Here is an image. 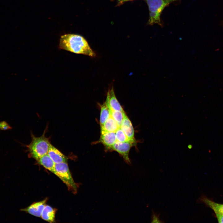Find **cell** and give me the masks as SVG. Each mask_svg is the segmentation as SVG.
<instances>
[{
	"label": "cell",
	"instance_id": "obj_1",
	"mask_svg": "<svg viewBox=\"0 0 223 223\" xmlns=\"http://www.w3.org/2000/svg\"><path fill=\"white\" fill-rule=\"evenodd\" d=\"M59 48L76 54L91 57L96 56V54L91 48L86 40L78 34H67L62 36Z\"/></svg>",
	"mask_w": 223,
	"mask_h": 223
},
{
	"label": "cell",
	"instance_id": "obj_2",
	"mask_svg": "<svg viewBox=\"0 0 223 223\" xmlns=\"http://www.w3.org/2000/svg\"><path fill=\"white\" fill-rule=\"evenodd\" d=\"M47 128L40 137H36L31 132V142L28 145H24L27 148L29 156L37 160L47 153L51 144L49 138L45 136Z\"/></svg>",
	"mask_w": 223,
	"mask_h": 223
},
{
	"label": "cell",
	"instance_id": "obj_3",
	"mask_svg": "<svg viewBox=\"0 0 223 223\" xmlns=\"http://www.w3.org/2000/svg\"><path fill=\"white\" fill-rule=\"evenodd\" d=\"M148 7L149 18L147 24L152 25L157 24L161 27L163 23L160 18L163 11L167 6L179 0H144Z\"/></svg>",
	"mask_w": 223,
	"mask_h": 223
},
{
	"label": "cell",
	"instance_id": "obj_4",
	"mask_svg": "<svg viewBox=\"0 0 223 223\" xmlns=\"http://www.w3.org/2000/svg\"><path fill=\"white\" fill-rule=\"evenodd\" d=\"M55 168V175L65 184L69 191L74 194L76 193L78 186L72 177L67 162L56 164Z\"/></svg>",
	"mask_w": 223,
	"mask_h": 223
},
{
	"label": "cell",
	"instance_id": "obj_5",
	"mask_svg": "<svg viewBox=\"0 0 223 223\" xmlns=\"http://www.w3.org/2000/svg\"><path fill=\"white\" fill-rule=\"evenodd\" d=\"M136 143L131 142H121L117 141L108 150L117 152L127 164H130L131 162L129 157V152L131 147Z\"/></svg>",
	"mask_w": 223,
	"mask_h": 223
},
{
	"label": "cell",
	"instance_id": "obj_6",
	"mask_svg": "<svg viewBox=\"0 0 223 223\" xmlns=\"http://www.w3.org/2000/svg\"><path fill=\"white\" fill-rule=\"evenodd\" d=\"M47 199L34 203L27 207L21 209V211L25 212L35 216H41L43 209L46 205Z\"/></svg>",
	"mask_w": 223,
	"mask_h": 223
},
{
	"label": "cell",
	"instance_id": "obj_7",
	"mask_svg": "<svg viewBox=\"0 0 223 223\" xmlns=\"http://www.w3.org/2000/svg\"><path fill=\"white\" fill-rule=\"evenodd\" d=\"M105 103L111 110L124 112L116 97L113 86L107 91Z\"/></svg>",
	"mask_w": 223,
	"mask_h": 223
},
{
	"label": "cell",
	"instance_id": "obj_8",
	"mask_svg": "<svg viewBox=\"0 0 223 223\" xmlns=\"http://www.w3.org/2000/svg\"><path fill=\"white\" fill-rule=\"evenodd\" d=\"M100 141L107 150L117 141L115 132L101 131Z\"/></svg>",
	"mask_w": 223,
	"mask_h": 223
},
{
	"label": "cell",
	"instance_id": "obj_9",
	"mask_svg": "<svg viewBox=\"0 0 223 223\" xmlns=\"http://www.w3.org/2000/svg\"><path fill=\"white\" fill-rule=\"evenodd\" d=\"M47 154L55 164L67 162V157L51 144Z\"/></svg>",
	"mask_w": 223,
	"mask_h": 223
},
{
	"label": "cell",
	"instance_id": "obj_10",
	"mask_svg": "<svg viewBox=\"0 0 223 223\" xmlns=\"http://www.w3.org/2000/svg\"><path fill=\"white\" fill-rule=\"evenodd\" d=\"M120 128L130 140L136 141L134 138L133 128L131 121L126 114L125 116Z\"/></svg>",
	"mask_w": 223,
	"mask_h": 223
},
{
	"label": "cell",
	"instance_id": "obj_11",
	"mask_svg": "<svg viewBox=\"0 0 223 223\" xmlns=\"http://www.w3.org/2000/svg\"><path fill=\"white\" fill-rule=\"evenodd\" d=\"M198 201L204 203L212 209L215 213L223 214V204L215 202L203 195L202 196Z\"/></svg>",
	"mask_w": 223,
	"mask_h": 223
},
{
	"label": "cell",
	"instance_id": "obj_12",
	"mask_svg": "<svg viewBox=\"0 0 223 223\" xmlns=\"http://www.w3.org/2000/svg\"><path fill=\"white\" fill-rule=\"evenodd\" d=\"M37 161L45 168L56 175L55 164L47 154L41 157Z\"/></svg>",
	"mask_w": 223,
	"mask_h": 223
},
{
	"label": "cell",
	"instance_id": "obj_13",
	"mask_svg": "<svg viewBox=\"0 0 223 223\" xmlns=\"http://www.w3.org/2000/svg\"><path fill=\"white\" fill-rule=\"evenodd\" d=\"M55 209L48 205H46L42 212L41 217L42 219L50 223L55 222Z\"/></svg>",
	"mask_w": 223,
	"mask_h": 223
},
{
	"label": "cell",
	"instance_id": "obj_14",
	"mask_svg": "<svg viewBox=\"0 0 223 223\" xmlns=\"http://www.w3.org/2000/svg\"><path fill=\"white\" fill-rule=\"evenodd\" d=\"M100 127L101 131L112 132H115L120 127L111 116Z\"/></svg>",
	"mask_w": 223,
	"mask_h": 223
},
{
	"label": "cell",
	"instance_id": "obj_15",
	"mask_svg": "<svg viewBox=\"0 0 223 223\" xmlns=\"http://www.w3.org/2000/svg\"><path fill=\"white\" fill-rule=\"evenodd\" d=\"M111 116V110L104 102L101 106L100 117V124L102 125Z\"/></svg>",
	"mask_w": 223,
	"mask_h": 223
},
{
	"label": "cell",
	"instance_id": "obj_16",
	"mask_svg": "<svg viewBox=\"0 0 223 223\" xmlns=\"http://www.w3.org/2000/svg\"><path fill=\"white\" fill-rule=\"evenodd\" d=\"M125 114L124 112L111 110V116L120 127Z\"/></svg>",
	"mask_w": 223,
	"mask_h": 223
},
{
	"label": "cell",
	"instance_id": "obj_17",
	"mask_svg": "<svg viewBox=\"0 0 223 223\" xmlns=\"http://www.w3.org/2000/svg\"><path fill=\"white\" fill-rule=\"evenodd\" d=\"M117 141L121 142H131L136 143V141L130 140L126 135L120 127L115 132Z\"/></svg>",
	"mask_w": 223,
	"mask_h": 223
},
{
	"label": "cell",
	"instance_id": "obj_18",
	"mask_svg": "<svg viewBox=\"0 0 223 223\" xmlns=\"http://www.w3.org/2000/svg\"><path fill=\"white\" fill-rule=\"evenodd\" d=\"M152 215L151 216V223H164L165 222L160 219L159 217L160 213L155 212L154 210H151Z\"/></svg>",
	"mask_w": 223,
	"mask_h": 223
},
{
	"label": "cell",
	"instance_id": "obj_19",
	"mask_svg": "<svg viewBox=\"0 0 223 223\" xmlns=\"http://www.w3.org/2000/svg\"><path fill=\"white\" fill-rule=\"evenodd\" d=\"M11 127L6 121L0 122V130L5 131L12 129Z\"/></svg>",
	"mask_w": 223,
	"mask_h": 223
},
{
	"label": "cell",
	"instance_id": "obj_20",
	"mask_svg": "<svg viewBox=\"0 0 223 223\" xmlns=\"http://www.w3.org/2000/svg\"><path fill=\"white\" fill-rule=\"evenodd\" d=\"M111 1H116L117 2L116 6H120L128 1H131L137 0H111Z\"/></svg>",
	"mask_w": 223,
	"mask_h": 223
},
{
	"label": "cell",
	"instance_id": "obj_21",
	"mask_svg": "<svg viewBox=\"0 0 223 223\" xmlns=\"http://www.w3.org/2000/svg\"><path fill=\"white\" fill-rule=\"evenodd\" d=\"M219 223H223V214L215 213Z\"/></svg>",
	"mask_w": 223,
	"mask_h": 223
}]
</instances>
